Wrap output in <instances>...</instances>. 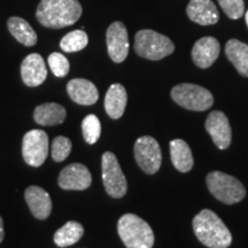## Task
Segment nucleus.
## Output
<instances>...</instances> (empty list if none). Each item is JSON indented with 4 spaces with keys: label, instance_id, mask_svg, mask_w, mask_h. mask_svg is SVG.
Wrapping results in <instances>:
<instances>
[{
    "label": "nucleus",
    "instance_id": "17",
    "mask_svg": "<svg viewBox=\"0 0 248 248\" xmlns=\"http://www.w3.org/2000/svg\"><path fill=\"white\" fill-rule=\"evenodd\" d=\"M67 92L70 99L83 106H91L98 101L99 92L97 86L84 78L71 79L67 84Z\"/></svg>",
    "mask_w": 248,
    "mask_h": 248
},
{
    "label": "nucleus",
    "instance_id": "15",
    "mask_svg": "<svg viewBox=\"0 0 248 248\" xmlns=\"http://www.w3.org/2000/svg\"><path fill=\"white\" fill-rule=\"evenodd\" d=\"M186 14L188 18L200 26H212L218 22V9L212 0H190Z\"/></svg>",
    "mask_w": 248,
    "mask_h": 248
},
{
    "label": "nucleus",
    "instance_id": "21",
    "mask_svg": "<svg viewBox=\"0 0 248 248\" xmlns=\"http://www.w3.org/2000/svg\"><path fill=\"white\" fill-rule=\"evenodd\" d=\"M170 156L176 169L181 172H187L193 168V155L187 142L183 139H173L170 141Z\"/></svg>",
    "mask_w": 248,
    "mask_h": 248
},
{
    "label": "nucleus",
    "instance_id": "10",
    "mask_svg": "<svg viewBox=\"0 0 248 248\" xmlns=\"http://www.w3.org/2000/svg\"><path fill=\"white\" fill-rule=\"evenodd\" d=\"M107 51L111 60L121 63L129 54V36L125 26L120 21L111 23L106 32Z\"/></svg>",
    "mask_w": 248,
    "mask_h": 248
},
{
    "label": "nucleus",
    "instance_id": "1",
    "mask_svg": "<svg viewBox=\"0 0 248 248\" xmlns=\"http://www.w3.org/2000/svg\"><path fill=\"white\" fill-rule=\"evenodd\" d=\"M82 13V5L77 0H42L36 17L43 27L61 29L76 23Z\"/></svg>",
    "mask_w": 248,
    "mask_h": 248
},
{
    "label": "nucleus",
    "instance_id": "3",
    "mask_svg": "<svg viewBox=\"0 0 248 248\" xmlns=\"http://www.w3.org/2000/svg\"><path fill=\"white\" fill-rule=\"evenodd\" d=\"M117 231L126 248L153 247V230L147 222L135 214H124L117 222Z\"/></svg>",
    "mask_w": 248,
    "mask_h": 248
},
{
    "label": "nucleus",
    "instance_id": "30",
    "mask_svg": "<svg viewBox=\"0 0 248 248\" xmlns=\"http://www.w3.org/2000/svg\"><path fill=\"white\" fill-rule=\"evenodd\" d=\"M245 17H246V18H245V20H246V24H247V27H248V11L246 12V15H245Z\"/></svg>",
    "mask_w": 248,
    "mask_h": 248
},
{
    "label": "nucleus",
    "instance_id": "13",
    "mask_svg": "<svg viewBox=\"0 0 248 248\" xmlns=\"http://www.w3.org/2000/svg\"><path fill=\"white\" fill-rule=\"evenodd\" d=\"M21 77L24 84L30 88H36L45 82L47 69L42 55L31 53L24 58L21 63Z\"/></svg>",
    "mask_w": 248,
    "mask_h": 248
},
{
    "label": "nucleus",
    "instance_id": "7",
    "mask_svg": "<svg viewBox=\"0 0 248 248\" xmlns=\"http://www.w3.org/2000/svg\"><path fill=\"white\" fill-rule=\"evenodd\" d=\"M101 167L102 183H104L107 194L115 199L124 197L128 191V183L115 154L111 152H105L102 155Z\"/></svg>",
    "mask_w": 248,
    "mask_h": 248
},
{
    "label": "nucleus",
    "instance_id": "8",
    "mask_svg": "<svg viewBox=\"0 0 248 248\" xmlns=\"http://www.w3.org/2000/svg\"><path fill=\"white\" fill-rule=\"evenodd\" d=\"M135 157L142 171L147 175L156 173L162 163L159 142L151 136L138 138L135 142Z\"/></svg>",
    "mask_w": 248,
    "mask_h": 248
},
{
    "label": "nucleus",
    "instance_id": "29",
    "mask_svg": "<svg viewBox=\"0 0 248 248\" xmlns=\"http://www.w3.org/2000/svg\"><path fill=\"white\" fill-rule=\"evenodd\" d=\"M5 238V231H4V221H2L1 216H0V244L2 243Z\"/></svg>",
    "mask_w": 248,
    "mask_h": 248
},
{
    "label": "nucleus",
    "instance_id": "22",
    "mask_svg": "<svg viewBox=\"0 0 248 248\" xmlns=\"http://www.w3.org/2000/svg\"><path fill=\"white\" fill-rule=\"evenodd\" d=\"M7 27L11 35L22 45L31 47V46L37 44V40H38L37 33L24 18L17 16L9 17Z\"/></svg>",
    "mask_w": 248,
    "mask_h": 248
},
{
    "label": "nucleus",
    "instance_id": "5",
    "mask_svg": "<svg viewBox=\"0 0 248 248\" xmlns=\"http://www.w3.org/2000/svg\"><path fill=\"white\" fill-rule=\"evenodd\" d=\"M207 186L210 193L223 203L233 204L241 201L246 195L243 183L233 176L221 171H213L207 175Z\"/></svg>",
    "mask_w": 248,
    "mask_h": 248
},
{
    "label": "nucleus",
    "instance_id": "19",
    "mask_svg": "<svg viewBox=\"0 0 248 248\" xmlns=\"http://www.w3.org/2000/svg\"><path fill=\"white\" fill-rule=\"evenodd\" d=\"M66 108L55 102H46L39 105L33 111V120L43 126H53L63 123L66 120Z\"/></svg>",
    "mask_w": 248,
    "mask_h": 248
},
{
    "label": "nucleus",
    "instance_id": "16",
    "mask_svg": "<svg viewBox=\"0 0 248 248\" xmlns=\"http://www.w3.org/2000/svg\"><path fill=\"white\" fill-rule=\"evenodd\" d=\"M24 198L31 214L37 219H46L52 213V200L49 194L39 186H29L24 192Z\"/></svg>",
    "mask_w": 248,
    "mask_h": 248
},
{
    "label": "nucleus",
    "instance_id": "12",
    "mask_svg": "<svg viewBox=\"0 0 248 248\" xmlns=\"http://www.w3.org/2000/svg\"><path fill=\"white\" fill-rule=\"evenodd\" d=\"M204 126H206L207 132L210 135L217 148L226 150L230 146L232 137L231 126L224 113L219 110L212 111L207 117Z\"/></svg>",
    "mask_w": 248,
    "mask_h": 248
},
{
    "label": "nucleus",
    "instance_id": "24",
    "mask_svg": "<svg viewBox=\"0 0 248 248\" xmlns=\"http://www.w3.org/2000/svg\"><path fill=\"white\" fill-rule=\"evenodd\" d=\"M89 43V37L85 31L74 30L67 33L60 42V47L63 52L67 53H74V52L82 51L86 47Z\"/></svg>",
    "mask_w": 248,
    "mask_h": 248
},
{
    "label": "nucleus",
    "instance_id": "4",
    "mask_svg": "<svg viewBox=\"0 0 248 248\" xmlns=\"http://www.w3.org/2000/svg\"><path fill=\"white\" fill-rule=\"evenodd\" d=\"M175 51V45L168 37L154 30L138 31L135 37V52L147 60L157 61Z\"/></svg>",
    "mask_w": 248,
    "mask_h": 248
},
{
    "label": "nucleus",
    "instance_id": "28",
    "mask_svg": "<svg viewBox=\"0 0 248 248\" xmlns=\"http://www.w3.org/2000/svg\"><path fill=\"white\" fill-rule=\"evenodd\" d=\"M223 12L232 20H238L245 13L244 0H218Z\"/></svg>",
    "mask_w": 248,
    "mask_h": 248
},
{
    "label": "nucleus",
    "instance_id": "26",
    "mask_svg": "<svg viewBox=\"0 0 248 248\" xmlns=\"http://www.w3.org/2000/svg\"><path fill=\"white\" fill-rule=\"evenodd\" d=\"M71 141L69 138L63 137V136H59L55 137L52 141V159L55 162H62L69 156L71 152Z\"/></svg>",
    "mask_w": 248,
    "mask_h": 248
},
{
    "label": "nucleus",
    "instance_id": "18",
    "mask_svg": "<svg viewBox=\"0 0 248 248\" xmlns=\"http://www.w3.org/2000/svg\"><path fill=\"white\" fill-rule=\"evenodd\" d=\"M128 94L123 85L115 83L110 85L105 97V109L108 116L113 120H119L122 117L125 110Z\"/></svg>",
    "mask_w": 248,
    "mask_h": 248
},
{
    "label": "nucleus",
    "instance_id": "9",
    "mask_svg": "<svg viewBox=\"0 0 248 248\" xmlns=\"http://www.w3.org/2000/svg\"><path fill=\"white\" fill-rule=\"evenodd\" d=\"M48 155V136L43 130H31L27 132L22 141V156L27 164L40 167Z\"/></svg>",
    "mask_w": 248,
    "mask_h": 248
},
{
    "label": "nucleus",
    "instance_id": "6",
    "mask_svg": "<svg viewBox=\"0 0 248 248\" xmlns=\"http://www.w3.org/2000/svg\"><path fill=\"white\" fill-rule=\"evenodd\" d=\"M171 98L186 109L204 111L214 105V97L208 90L197 84L183 83L171 90Z\"/></svg>",
    "mask_w": 248,
    "mask_h": 248
},
{
    "label": "nucleus",
    "instance_id": "14",
    "mask_svg": "<svg viewBox=\"0 0 248 248\" xmlns=\"http://www.w3.org/2000/svg\"><path fill=\"white\" fill-rule=\"evenodd\" d=\"M221 51L218 40L214 37H202L192 48V60L199 68H209L217 60Z\"/></svg>",
    "mask_w": 248,
    "mask_h": 248
},
{
    "label": "nucleus",
    "instance_id": "20",
    "mask_svg": "<svg viewBox=\"0 0 248 248\" xmlns=\"http://www.w3.org/2000/svg\"><path fill=\"white\" fill-rule=\"evenodd\" d=\"M225 55L241 76L248 77V45L238 39H230L225 45Z\"/></svg>",
    "mask_w": 248,
    "mask_h": 248
},
{
    "label": "nucleus",
    "instance_id": "2",
    "mask_svg": "<svg viewBox=\"0 0 248 248\" xmlns=\"http://www.w3.org/2000/svg\"><path fill=\"white\" fill-rule=\"evenodd\" d=\"M192 225L197 238L206 247L228 248L232 243L230 230L212 210H201L193 218Z\"/></svg>",
    "mask_w": 248,
    "mask_h": 248
},
{
    "label": "nucleus",
    "instance_id": "11",
    "mask_svg": "<svg viewBox=\"0 0 248 248\" xmlns=\"http://www.w3.org/2000/svg\"><path fill=\"white\" fill-rule=\"evenodd\" d=\"M58 183L63 190L83 191L91 186L92 176L84 164L71 163L61 170Z\"/></svg>",
    "mask_w": 248,
    "mask_h": 248
},
{
    "label": "nucleus",
    "instance_id": "27",
    "mask_svg": "<svg viewBox=\"0 0 248 248\" xmlns=\"http://www.w3.org/2000/svg\"><path fill=\"white\" fill-rule=\"evenodd\" d=\"M48 66L51 68L52 73L54 74V76L57 77L67 76L70 69V63L68 59L63 54L58 53V52L49 54Z\"/></svg>",
    "mask_w": 248,
    "mask_h": 248
},
{
    "label": "nucleus",
    "instance_id": "23",
    "mask_svg": "<svg viewBox=\"0 0 248 248\" xmlns=\"http://www.w3.org/2000/svg\"><path fill=\"white\" fill-rule=\"evenodd\" d=\"M84 228L78 222L69 221L54 233V243L58 247H68L82 239Z\"/></svg>",
    "mask_w": 248,
    "mask_h": 248
},
{
    "label": "nucleus",
    "instance_id": "25",
    "mask_svg": "<svg viewBox=\"0 0 248 248\" xmlns=\"http://www.w3.org/2000/svg\"><path fill=\"white\" fill-rule=\"evenodd\" d=\"M83 137L88 144H95L99 140L101 135V124L100 121L95 115H88L82 122Z\"/></svg>",
    "mask_w": 248,
    "mask_h": 248
}]
</instances>
